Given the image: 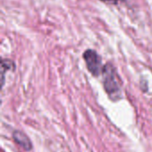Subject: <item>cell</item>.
<instances>
[{
    "label": "cell",
    "mask_w": 152,
    "mask_h": 152,
    "mask_svg": "<svg viewBox=\"0 0 152 152\" xmlns=\"http://www.w3.org/2000/svg\"><path fill=\"white\" fill-rule=\"evenodd\" d=\"M102 2H105V3H109V4H118L121 1H124V0H101Z\"/></svg>",
    "instance_id": "obj_4"
},
{
    "label": "cell",
    "mask_w": 152,
    "mask_h": 152,
    "mask_svg": "<svg viewBox=\"0 0 152 152\" xmlns=\"http://www.w3.org/2000/svg\"><path fill=\"white\" fill-rule=\"evenodd\" d=\"M12 136H13L14 141L19 145H20L25 151H30L31 150V148H32L31 142H30L29 139L23 133H20L19 131H14L12 134Z\"/></svg>",
    "instance_id": "obj_3"
},
{
    "label": "cell",
    "mask_w": 152,
    "mask_h": 152,
    "mask_svg": "<svg viewBox=\"0 0 152 152\" xmlns=\"http://www.w3.org/2000/svg\"><path fill=\"white\" fill-rule=\"evenodd\" d=\"M103 84L104 88L110 96H119L120 94V86L118 80V77L116 74L115 68L111 64H107L103 68Z\"/></svg>",
    "instance_id": "obj_1"
},
{
    "label": "cell",
    "mask_w": 152,
    "mask_h": 152,
    "mask_svg": "<svg viewBox=\"0 0 152 152\" xmlns=\"http://www.w3.org/2000/svg\"><path fill=\"white\" fill-rule=\"evenodd\" d=\"M84 60L86 61L87 69L90 71V73L95 77L99 76L103 71L104 66H102V58L101 56L94 51V50H86L84 54Z\"/></svg>",
    "instance_id": "obj_2"
}]
</instances>
